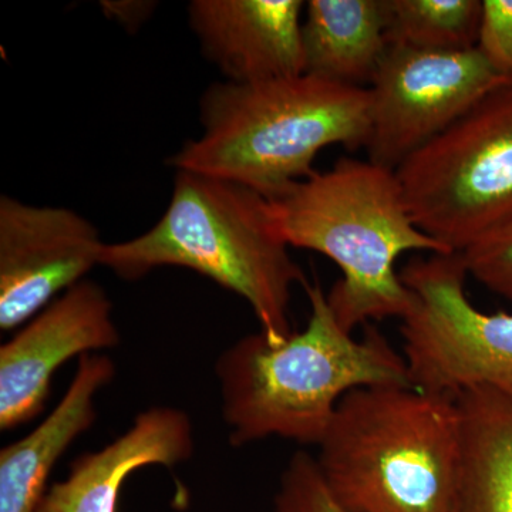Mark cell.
Masks as SVG:
<instances>
[{
    "instance_id": "cell-19",
    "label": "cell",
    "mask_w": 512,
    "mask_h": 512,
    "mask_svg": "<svg viewBox=\"0 0 512 512\" xmlns=\"http://www.w3.org/2000/svg\"><path fill=\"white\" fill-rule=\"evenodd\" d=\"M477 49L498 73L512 80V0H483Z\"/></svg>"
},
{
    "instance_id": "cell-10",
    "label": "cell",
    "mask_w": 512,
    "mask_h": 512,
    "mask_svg": "<svg viewBox=\"0 0 512 512\" xmlns=\"http://www.w3.org/2000/svg\"><path fill=\"white\" fill-rule=\"evenodd\" d=\"M120 340L113 303L100 285L84 279L64 292L0 348V429L42 413L64 363L116 348Z\"/></svg>"
},
{
    "instance_id": "cell-9",
    "label": "cell",
    "mask_w": 512,
    "mask_h": 512,
    "mask_svg": "<svg viewBox=\"0 0 512 512\" xmlns=\"http://www.w3.org/2000/svg\"><path fill=\"white\" fill-rule=\"evenodd\" d=\"M92 222L63 207H37L0 197V329L35 318L100 266Z\"/></svg>"
},
{
    "instance_id": "cell-12",
    "label": "cell",
    "mask_w": 512,
    "mask_h": 512,
    "mask_svg": "<svg viewBox=\"0 0 512 512\" xmlns=\"http://www.w3.org/2000/svg\"><path fill=\"white\" fill-rule=\"evenodd\" d=\"M192 453L190 416L175 407H151L106 447L76 458L67 477L47 488L36 512H117L131 473L147 466H178Z\"/></svg>"
},
{
    "instance_id": "cell-16",
    "label": "cell",
    "mask_w": 512,
    "mask_h": 512,
    "mask_svg": "<svg viewBox=\"0 0 512 512\" xmlns=\"http://www.w3.org/2000/svg\"><path fill=\"white\" fill-rule=\"evenodd\" d=\"M389 46L466 52L480 37L483 0H383Z\"/></svg>"
},
{
    "instance_id": "cell-2",
    "label": "cell",
    "mask_w": 512,
    "mask_h": 512,
    "mask_svg": "<svg viewBox=\"0 0 512 512\" xmlns=\"http://www.w3.org/2000/svg\"><path fill=\"white\" fill-rule=\"evenodd\" d=\"M201 136L168 164L275 198L311 177L323 148L365 147L370 133L367 87L312 74L258 83H212L200 99Z\"/></svg>"
},
{
    "instance_id": "cell-20",
    "label": "cell",
    "mask_w": 512,
    "mask_h": 512,
    "mask_svg": "<svg viewBox=\"0 0 512 512\" xmlns=\"http://www.w3.org/2000/svg\"><path fill=\"white\" fill-rule=\"evenodd\" d=\"M100 6L107 18L116 20L128 32H136L151 18L157 3L147 0H106L100 2Z\"/></svg>"
},
{
    "instance_id": "cell-4",
    "label": "cell",
    "mask_w": 512,
    "mask_h": 512,
    "mask_svg": "<svg viewBox=\"0 0 512 512\" xmlns=\"http://www.w3.org/2000/svg\"><path fill=\"white\" fill-rule=\"evenodd\" d=\"M268 201L289 248L311 249L339 266L342 279L326 296L352 333L370 320L402 319L409 309L410 293L396 271L400 256L450 254L414 225L396 171L369 160L340 158Z\"/></svg>"
},
{
    "instance_id": "cell-8",
    "label": "cell",
    "mask_w": 512,
    "mask_h": 512,
    "mask_svg": "<svg viewBox=\"0 0 512 512\" xmlns=\"http://www.w3.org/2000/svg\"><path fill=\"white\" fill-rule=\"evenodd\" d=\"M511 82L477 47L466 52L387 47L367 87V160L396 171L487 94Z\"/></svg>"
},
{
    "instance_id": "cell-6",
    "label": "cell",
    "mask_w": 512,
    "mask_h": 512,
    "mask_svg": "<svg viewBox=\"0 0 512 512\" xmlns=\"http://www.w3.org/2000/svg\"><path fill=\"white\" fill-rule=\"evenodd\" d=\"M410 217L463 254L512 217V82L487 94L396 170Z\"/></svg>"
},
{
    "instance_id": "cell-17",
    "label": "cell",
    "mask_w": 512,
    "mask_h": 512,
    "mask_svg": "<svg viewBox=\"0 0 512 512\" xmlns=\"http://www.w3.org/2000/svg\"><path fill=\"white\" fill-rule=\"evenodd\" d=\"M275 512H346L330 495L316 466L305 451L293 454L279 480Z\"/></svg>"
},
{
    "instance_id": "cell-15",
    "label": "cell",
    "mask_w": 512,
    "mask_h": 512,
    "mask_svg": "<svg viewBox=\"0 0 512 512\" xmlns=\"http://www.w3.org/2000/svg\"><path fill=\"white\" fill-rule=\"evenodd\" d=\"M383 0H309L302 20L305 73L366 87L386 55Z\"/></svg>"
},
{
    "instance_id": "cell-14",
    "label": "cell",
    "mask_w": 512,
    "mask_h": 512,
    "mask_svg": "<svg viewBox=\"0 0 512 512\" xmlns=\"http://www.w3.org/2000/svg\"><path fill=\"white\" fill-rule=\"evenodd\" d=\"M460 460L450 512H512V387L454 397Z\"/></svg>"
},
{
    "instance_id": "cell-3",
    "label": "cell",
    "mask_w": 512,
    "mask_h": 512,
    "mask_svg": "<svg viewBox=\"0 0 512 512\" xmlns=\"http://www.w3.org/2000/svg\"><path fill=\"white\" fill-rule=\"evenodd\" d=\"M100 266L124 281H137L161 266L207 276L247 301L272 343L293 332L292 289L308 284L275 227L268 198L191 171H175L170 204L150 231L104 244Z\"/></svg>"
},
{
    "instance_id": "cell-11",
    "label": "cell",
    "mask_w": 512,
    "mask_h": 512,
    "mask_svg": "<svg viewBox=\"0 0 512 512\" xmlns=\"http://www.w3.org/2000/svg\"><path fill=\"white\" fill-rule=\"evenodd\" d=\"M301 0H192L188 23L225 82L258 83L305 73Z\"/></svg>"
},
{
    "instance_id": "cell-1",
    "label": "cell",
    "mask_w": 512,
    "mask_h": 512,
    "mask_svg": "<svg viewBox=\"0 0 512 512\" xmlns=\"http://www.w3.org/2000/svg\"><path fill=\"white\" fill-rule=\"evenodd\" d=\"M305 289L311 315L302 332L293 330L278 343L254 333L218 357L215 373L232 446L268 437L318 446L346 394L362 387L412 386L402 353L379 329L366 325L363 338H353L322 288Z\"/></svg>"
},
{
    "instance_id": "cell-7",
    "label": "cell",
    "mask_w": 512,
    "mask_h": 512,
    "mask_svg": "<svg viewBox=\"0 0 512 512\" xmlns=\"http://www.w3.org/2000/svg\"><path fill=\"white\" fill-rule=\"evenodd\" d=\"M410 293L400 333L414 389L454 397L512 387V313L478 311L460 252L410 259L399 271Z\"/></svg>"
},
{
    "instance_id": "cell-5",
    "label": "cell",
    "mask_w": 512,
    "mask_h": 512,
    "mask_svg": "<svg viewBox=\"0 0 512 512\" xmlns=\"http://www.w3.org/2000/svg\"><path fill=\"white\" fill-rule=\"evenodd\" d=\"M316 466L346 512H450L460 460L454 399L412 386L346 394Z\"/></svg>"
},
{
    "instance_id": "cell-18",
    "label": "cell",
    "mask_w": 512,
    "mask_h": 512,
    "mask_svg": "<svg viewBox=\"0 0 512 512\" xmlns=\"http://www.w3.org/2000/svg\"><path fill=\"white\" fill-rule=\"evenodd\" d=\"M468 275L512 302V217L463 252Z\"/></svg>"
},
{
    "instance_id": "cell-13",
    "label": "cell",
    "mask_w": 512,
    "mask_h": 512,
    "mask_svg": "<svg viewBox=\"0 0 512 512\" xmlns=\"http://www.w3.org/2000/svg\"><path fill=\"white\" fill-rule=\"evenodd\" d=\"M116 367L109 356L80 357L69 389L52 413L28 436L0 451V512H36L59 458L97 419L94 399Z\"/></svg>"
}]
</instances>
